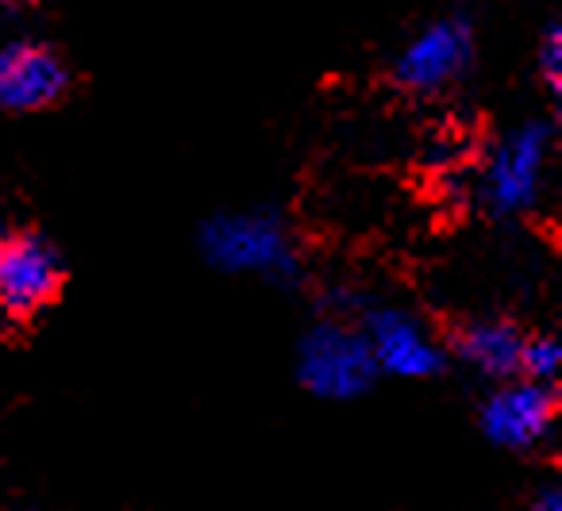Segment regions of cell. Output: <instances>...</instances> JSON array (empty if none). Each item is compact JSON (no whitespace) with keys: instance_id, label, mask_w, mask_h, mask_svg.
I'll return each instance as SVG.
<instances>
[{"instance_id":"1","label":"cell","mask_w":562,"mask_h":511,"mask_svg":"<svg viewBox=\"0 0 562 511\" xmlns=\"http://www.w3.org/2000/svg\"><path fill=\"white\" fill-rule=\"evenodd\" d=\"M201 254L220 273L293 285L301 277V242L278 212H220L201 227Z\"/></svg>"},{"instance_id":"2","label":"cell","mask_w":562,"mask_h":511,"mask_svg":"<svg viewBox=\"0 0 562 511\" xmlns=\"http://www.w3.org/2000/svg\"><path fill=\"white\" fill-rule=\"evenodd\" d=\"M297 381L316 400L347 404L374 388L378 370L355 316L328 311L297 342Z\"/></svg>"},{"instance_id":"3","label":"cell","mask_w":562,"mask_h":511,"mask_svg":"<svg viewBox=\"0 0 562 511\" xmlns=\"http://www.w3.org/2000/svg\"><path fill=\"white\" fill-rule=\"evenodd\" d=\"M554 155V124L551 120H524L508 127L497 147L485 158L477 201L490 216H524L536 208L539 193L547 185V166Z\"/></svg>"},{"instance_id":"4","label":"cell","mask_w":562,"mask_h":511,"mask_svg":"<svg viewBox=\"0 0 562 511\" xmlns=\"http://www.w3.org/2000/svg\"><path fill=\"white\" fill-rule=\"evenodd\" d=\"M355 323L367 339L378 377L428 381L447 370V342L413 308L367 304V308H355Z\"/></svg>"},{"instance_id":"5","label":"cell","mask_w":562,"mask_h":511,"mask_svg":"<svg viewBox=\"0 0 562 511\" xmlns=\"http://www.w3.org/2000/svg\"><path fill=\"white\" fill-rule=\"evenodd\" d=\"M66 285V258L40 231L0 235V319L27 323L58 300Z\"/></svg>"},{"instance_id":"6","label":"cell","mask_w":562,"mask_h":511,"mask_svg":"<svg viewBox=\"0 0 562 511\" xmlns=\"http://www.w3.org/2000/svg\"><path fill=\"white\" fill-rule=\"evenodd\" d=\"M477 58V35L467 16H439L416 27L393 58V81L408 93L436 96L454 89Z\"/></svg>"},{"instance_id":"7","label":"cell","mask_w":562,"mask_h":511,"mask_svg":"<svg viewBox=\"0 0 562 511\" xmlns=\"http://www.w3.org/2000/svg\"><path fill=\"white\" fill-rule=\"evenodd\" d=\"M477 427L493 446L513 454L547 446L559 427V385L531 377L501 381L477 408Z\"/></svg>"},{"instance_id":"8","label":"cell","mask_w":562,"mask_h":511,"mask_svg":"<svg viewBox=\"0 0 562 511\" xmlns=\"http://www.w3.org/2000/svg\"><path fill=\"white\" fill-rule=\"evenodd\" d=\"M74 86V70L55 47L40 39L0 43V112L32 116L58 104Z\"/></svg>"},{"instance_id":"9","label":"cell","mask_w":562,"mask_h":511,"mask_svg":"<svg viewBox=\"0 0 562 511\" xmlns=\"http://www.w3.org/2000/svg\"><path fill=\"white\" fill-rule=\"evenodd\" d=\"M470 373L493 381H513L520 377V354H524V331L513 323V319L501 316H477L467 319V323L454 327L451 334V350Z\"/></svg>"},{"instance_id":"10","label":"cell","mask_w":562,"mask_h":511,"mask_svg":"<svg viewBox=\"0 0 562 511\" xmlns=\"http://www.w3.org/2000/svg\"><path fill=\"white\" fill-rule=\"evenodd\" d=\"M562 373V347L554 334H524V354H520V377L547 381L554 385Z\"/></svg>"},{"instance_id":"11","label":"cell","mask_w":562,"mask_h":511,"mask_svg":"<svg viewBox=\"0 0 562 511\" xmlns=\"http://www.w3.org/2000/svg\"><path fill=\"white\" fill-rule=\"evenodd\" d=\"M536 66H539V78H543L547 93L559 96L562 93V24L551 20L539 35V50H536Z\"/></svg>"},{"instance_id":"12","label":"cell","mask_w":562,"mask_h":511,"mask_svg":"<svg viewBox=\"0 0 562 511\" xmlns=\"http://www.w3.org/2000/svg\"><path fill=\"white\" fill-rule=\"evenodd\" d=\"M531 511H562V488L543 485L536 496H531Z\"/></svg>"},{"instance_id":"13","label":"cell","mask_w":562,"mask_h":511,"mask_svg":"<svg viewBox=\"0 0 562 511\" xmlns=\"http://www.w3.org/2000/svg\"><path fill=\"white\" fill-rule=\"evenodd\" d=\"M24 0H0V12H16Z\"/></svg>"},{"instance_id":"14","label":"cell","mask_w":562,"mask_h":511,"mask_svg":"<svg viewBox=\"0 0 562 511\" xmlns=\"http://www.w3.org/2000/svg\"><path fill=\"white\" fill-rule=\"evenodd\" d=\"M4 231H9V227H4V219H0V235H4Z\"/></svg>"}]
</instances>
